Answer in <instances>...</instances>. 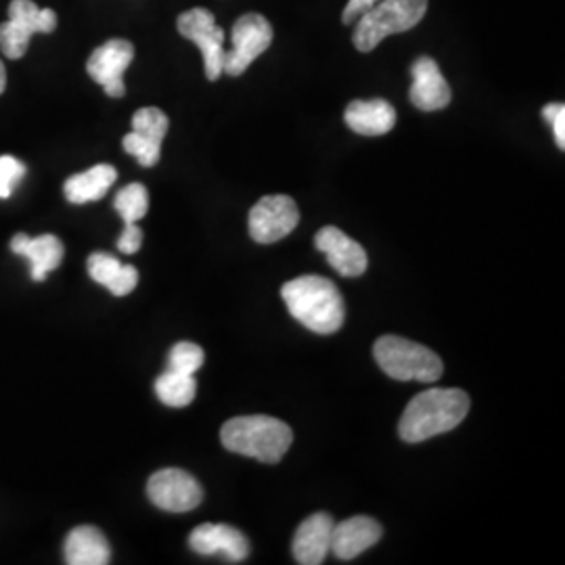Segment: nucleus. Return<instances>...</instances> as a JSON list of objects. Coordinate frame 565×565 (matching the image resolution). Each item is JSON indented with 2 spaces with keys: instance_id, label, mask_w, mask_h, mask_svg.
<instances>
[{
  "instance_id": "18",
  "label": "nucleus",
  "mask_w": 565,
  "mask_h": 565,
  "mask_svg": "<svg viewBox=\"0 0 565 565\" xmlns=\"http://www.w3.org/2000/svg\"><path fill=\"white\" fill-rule=\"evenodd\" d=\"M65 562L70 565H107L111 548L99 527L78 525L67 534Z\"/></svg>"
},
{
  "instance_id": "26",
  "label": "nucleus",
  "mask_w": 565,
  "mask_h": 565,
  "mask_svg": "<svg viewBox=\"0 0 565 565\" xmlns=\"http://www.w3.org/2000/svg\"><path fill=\"white\" fill-rule=\"evenodd\" d=\"M121 145H124V151H126V153H130L137 162L141 163L142 168H153L156 163L160 162L162 145L147 141V139L139 137L137 132L126 135Z\"/></svg>"
},
{
  "instance_id": "14",
  "label": "nucleus",
  "mask_w": 565,
  "mask_h": 565,
  "mask_svg": "<svg viewBox=\"0 0 565 565\" xmlns=\"http://www.w3.org/2000/svg\"><path fill=\"white\" fill-rule=\"evenodd\" d=\"M333 518L329 513H315L303 520L296 536H294V557L302 565L323 564L331 553V534H333Z\"/></svg>"
},
{
  "instance_id": "28",
  "label": "nucleus",
  "mask_w": 565,
  "mask_h": 565,
  "mask_svg": "<svg viewBox=\"0 0 565 565\" xmlns=\"http://www.w3.org/2000/svg\"><path fill=\"white\" fill-rule=\"evenodd\" d=\"M25 177V166L13 156H0V200H9Z\"/></svg>"
},
{
  "instance_id": "24",
  "label": "nucleus",
  "mask_w": 565,
  "mask_h": 565,
  "mask_svg": "<svg viewBox=\"0 0 565 565\" xmlns=\"http://www.w3.org/2000/svg\"><path fill=\"white\" fill-rule=\"evenodd\" d=\"M170 128V120L158 107H142L132 116V132L147 141L162 145Z\"/></svg>"
},
{
  "instance_id": "8",
  "label": "nucleus",
  "mask_w": 565,
  "mask_h": 565,
  "mask_svg": "<svg viewBox=\"0 0 565 565\" xmlns=\"http://www.w3.org/2000/svg\"><path fill=\"white\" fill-rule=\"evenodd\" d=\"M149 501L170 513H184L202 505L203 488L182 469H162L147 482Z\"/></svg>"
},
{
  "instance_id": "23",
  "label": "nucleus",
  "mask_w": 565,
  "mask_h": 565,
  "mask_svg": "<svg viewBox=\"0 0 565 565\" xmlns=\"http://www.w3.org/2000/svg\"><path fill=\"white\" fill-rule=\"evenodd\" d=\"M114 205L124 218V223H139L149 210V193H147V189L142 186L141 182H132V184L124 186L120 193L116 195Z\"/></svg>"
},
{
  "instance_id": "2",
  "label": "nucleus",
  "mask_w": 565,
  "mask_h": 565,
  "mask_svg": "<svg viewBox=\"0 0 565 565\" xmlns=\"http://www.w3.org/2000/svg\"><path fill=\"white\" fill-rule=\"evenodd\" d=\"M281 296L289 315L306 329L319 335H331L342 329L345 310L335 282L317 275H306L285 282Z\"/></svg>"
},
{
  "instance_id": "29",
  "label": "nucleus",
  "mask_w": 565,
  "mask_h": 565,
  "mask_svg": "<svg viewBox=\"0 0 565 565\" xmlns=\"http://www.w3.org/2000/svg\"><path fill=\"white\" fill-rule=\"evenodd\" d=\"M543 118L553 126L555 142L559 149H565V105L564 103H551L543 109Z\"/></svg>"
},
{
  "instance_id": "15",
  "label": "nucleus",
  "mask_w": 565,
  "mask_h": 565,
  "mask_svg": "<svg viewBox=\"0 0 565 565\" xmlns=\"http://www.w3.org/2000/svg\"><path fill=\"white\" fill-rule=\"evenodd\" d=\"M380 539H382V525L377 524L373 518L356 515L333 525L331 553L340 559L350 562L366 548L377 545Z\"/></svg>"
},
{
  "instance_id": "5",
  "label": "nucleus",
  "mask_w": 565,
  "mask_h": 565,
  "mask_svg": "<svg viewBox=\"0 0 565 565\" xmlns=\"http://www.w3.org/2000/svg\"><path fill=\"white\" fill-rule=\"evenodd\" d=\"M427 13V0H380L359 18L352 42L361 53H371L380 42L413 30Z\"/></svg>"
},
{
  "instance_id": "30",
  "label": "nucleus",
  "mask_w": 565,
  "mask_h": 565,
  "mask_svg": "<svg viewBox=\"0 0 565 565\" xmlns=\"http://www.w3.org/2000/svg\"><path fill=\"white\" fill-rule=\"evenodd\" d=\"M142 245V231L137 223H126V228L118 239L121 254H137Z\"/></svg>"
},
{
  "instance_id": "7",
  "label": "nucleus",
  "mask_w": 565,
  "mask_h": 565,
  "mask_svg": "<svg viewBox=\"0 0 565 565\" xmlns=\"http://www.w3.org/2000/svg\"><path fill=\"white\" fill-rule=\"evenodd\" d=\"M177 28L182 39L200 46L207 81H218L224 67V32L221 25H216L214 13L203 7H195L182 13Z\"/></svg>"
},
{
  "instance_id": "16",
  "label": "nucleus",
  "mask_w": 565,
  "mask_h": 565,
  "mask_svg": "<svg viewBox=\"0 0 565 565\" xmlns=\"http://www.w3.org/2000/svg\"><path fill=\"white\" fill-rule=\"evenodd\" d=\"M11 249L30 263V275L34 281H44L51 270H55L63 260V243L55 235L28 237L15 235Z\"/></svg>"
},
{
  "instance_id": "11",
  "label": "nucleus",
  "mask_w": 565,
  "mask_h": 565,
  "mask_svg": "<svg viewBox=\"0 0 565 565\" xmlns=\"http://www.w3.org/2000/svg\"><path fill=\"white\" fill-rule=\"evenodd\" d=\"M317 249L327 256V263L342 277H361L366 270V252L361 243L350 239L338 226H324L317 237Z\"/></svg>"
},
{
  "instance_id": "10",
  "label": "nucleus",
  "mask_w": 565,
  "mask_h": 565,
  "mask_svg": "<svg viewBox=\"0 0 565 565\" xmlns=\"http://www.w3.org/2000/svg\"><path fill=\"white\" fill-rule=\"evenodd\" d=\"M132 60H135L132 42L114 39L93 51V55L86 61V72L102 86L105 95L121 99L126 95L124 72L130 67Z\"/></svg>"
},
{
  "instance_id": "31",
  "label": "nucleus",
  "mask_w": 565,
  "mask_h": 565,
  "mask_svg": "<svg viewBox=\"0 0 565 565\" xmlns=\"http://www.w3.org/2000/svg\"><path fill=\"white\" fill-rule=\"evenodd\" d=\"M380 0H348L345 9H343V23H354L363 15L364 11H369L373 4H377Z\"/></svg>"
},
{
  "instance_id": "3",
  "label": "nucleus",
  "mask_w": 565,
  "mask_h": 565,
  "mask_svg": "<svg viewBox=\"0 0 565 565\" xmlns=\"http://www.w3.org/2000/svg\"><path fill=\"white\" fill-rule=\"evenodd\" d=\"M221 443L235 455L275 465L281 461L294 443V431L281 419L249 415L228 419L221 429Z\"/></svg>"
},
{
  "instance_id": "27",
  "label": "nucleus",
  "mask_w": 565,
  "mask_h": 565,
  "mask_svg": "<svg viewBox=\"0 0 565 565\" xmlns=\"http://www.w3.org/2000/svg\"><path fill=\"white\" fill-rule=\"evenodd\" d=\"M30 34L21 32L20 28L11 20L0 23V49L9 60H21L28 51Z\"/></svg>"
},
{
  "instance_id": "20",
  "label": "nucleus",
  "mask_w": 565,
  "mask_h": 565,
  "mask_svg": "<svg viewBox=\"0 0 565 565\" xmlns=\"http://www.w3.org/2000/svg\"><path fill=\"white\" fill-rule=\"evenodd\" d=\"M86 266L90 279L105 285L118 298L128 296L139 285V270L130 264H121L116 256L93 254Z\"/></svg>"
},
{
  "instance_id": "6",
  "label": "nucleus",
  "mask_w": 565,
  "mask_h": 565,
  "mask_svg": "<svg viewBox=\"0 0 565 565\" xmlns=\"http://www.w3.org/2000/svg\"><path fill=\"white\" fill-rule=\"evenodd\" d=\"M273 25L260 13H245L235 21L231 41L233 49L224 51V74L242 76L245 70L273 44Z\"/></svg>"
},
{
  "instance_id": "25",
  "label": "nucleus",
  "mask_w": 565,
  "mask_h": 565,
  "mask_svg": "<svg viewBox=\"0 0 565 565\" xmlns=\"http://www.w3.org/2000/svg\"><path fill=\"white\" fill-rule=\"evenodd\" d=\"M203 361H205V354L198 343L181 342L170 350L168 369L184 375H195L202 369Z\"/></svg>"
},
{
  "instance_id": "13",
  "label": "nucleus",
  "mask_w": 565,
  "mask_h": 565,
  "mask_svg": "<svg viewBox=\"0 0 565 565\" xmlns=\"http://www.w3.org/2000/svg\"><path fill=\"white\" fill-rule=\"evenodd\" d=\"M189 546L198 555L223 553L226 562H231V564L245 562V557L249 555V543H247L245 534L237 527L226 524L198 525L189 536Z\"/></svg>"
},
{
  "instance_id": "4",
  "label": "nucleus",
  "mask_w": 565,
  "mask_h": 565,
  "mask_svg": "<svg viewBox=\"0 0 565 565\" xmlns=\"http://www.w3.org/2000/svg\"><path fill=\"white\" fill-rule=\"evenodd\" d=\"M373 354L377 364L384 369L385 375L398 382L434 384L443 377L445 371V364L434 350L398 335L380 338L375 342Z\"/></svg>"
},
{
  "instance_id": "17",
  "label": "nucleus",
  "mask_w": 565,
  "mask_h": 565,
  "mask_svg": "<svg viewBox=\"0 0 565 565\" xmlns=\"http://www.w3.org/2000/svg\"><path fill=\"white\" fill-rule=\"evenodd\" d=\"M343 120L356 135L382 137L396 126V109L384 99L352 102L345 107Z\"/></svg>"
},
{
  "instance_id": "21",
  "label": "nucleus",
  "mask_w": 565,
  "mask_h": 565,
  "mask_svg": "<svg viewBox=\"0 0 565 565\" xmlns=\"http://www.w3.org/2000/svg\"><path fill=\"white\" fill-rule=\"evenodd\" d=\"M9 20L30 36L51 34L57 28V13L53 9H41L34 0H13L9 4Z\"/></svg>"
},
{
  "instance_id": "22",
  "label": "nucleus",
  "mask_w": 565,
  "mask_h": 565,
  "mask_svg": "<svg viewBox=\"0 0 565 565\" xmlns=\"http://www.w3.org/2000/svg\"><path fill=\"white\" fill-rule=\"evenodd\" d=\"M156 394L166 406L182 408L195 401L198 394V382L193 375H184L177 371H166L156 382Z\"/></svg>"
},
{
  "instance_id": "12",
  "label": "nucleus",
  "mask_w": 565,
  "mask_h": 565,
  "mask_svg": "<svg viewBox=\"0 0 565 565\" xmlns=\"http://www.w3.org/2000/svg\"><path fill=\"white\" fill-rule=\"evenodd\" d=\"M411 103L422 111H438L448 107L452 99L450 86L446 82L440 65L431 57H419L411 65Z\"/></svg>"
},
{
  "instance_id": "19",
  "label": "nucleus",
  "mask_w": 565,
  "mask_h": 565,
  "mask_svg": "<svg viewBox=\"0 0 565 565\" xmlns=\"http://www.w3.org/2000/svg\"><path fill=\"white\" fill-rule=\"evenodd\" d=\"M116 181H118L116 168L109 163H99L86 172L70 177L63 184V193H65L67 202L76 203V205L99 202L107 195V191Z\"/></svg>"
},
{
  "instance_id": "9",
  "label": "nucleus",
  "mask_w": 565,
  "mask_h": 565,
  "mask_svg": "<svg viewBox=\"0 0 565 565\" xmlns=\"http://www.w3.org/2000/svg\"><path fill=\"white\" fill-rule=\"evenodd\" d=\"M298 223L300 210L289 195H266L249 212V235L256 243H277Z\"/></svg>"
},
{
  "instance_id": "32",
  "label": "nucleus",
  "mask_w": 565,
  "mask_h": 565,
  "mask_svg": "<svg viewBox=\"0 0 565 565\" xmlns=\"http://www.w3.org/2000/svg\"><path fill=\"white\" fill-rule=\"evenodd\" d=\"M4 88H7V70H4V65L0 61V95L4 93Z\"/></svg>"
},
{
  "instance_id": "1",
  "label": "nucleus",
  "mask_w": 565,
  "mask_h": 565,
  "mask_svg": "<svg viewBox=\"0 0 565 565\" xmlns=\"http://www.w3.org/2000/svg\"><path fill=\"white\" fill-rule=\"evenodd\" d=\"M469 404V396L457 387L425 390L406 404L398 425L401 438L404 443L417 445L446 434L463 422Z\"/></svg>"
}]
</instances>
